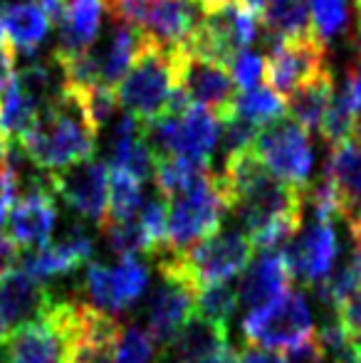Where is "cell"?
Segmentation results:
<instances>
[{
	"label": "cell",
	"instance_id": "1",
	"mask_svg": "<svg viewBox=\"0 0 361 363\" xmlns=\"http://www.w3.org/2000/svg\"><path fill=\"white\" fill-rule=\"evenodd\" d=\"M96 134L99 131L87 119L79 89L62 86L40 109L35 124L18 146L40 171L57 173L94 156Z\"/></svg>",
	"mask_w": 361,
	"mask_h": 363
},
{
	"label": "cell",
	"instance_id": "2",
	"mask_svg": "<svg viewBox=\"0 0 361 363\" xmlns=\"http://www.w3.org/2000/svg\"><path fill=\"white\" fill-rule=\"evenodd\" d=\"M176 50L146 40L139 57L116 86L119 106L141 124H151L169 111L171 96L179 89Z\"/></svg>",
	"mask_w": 361,
	"mask_h": 363
},
{
	"label": "cell",
	"instance_id": "3",
	"mask_svg": "<svg viewBox=\"0 0 361 363\" xmlns=\"http://www.w3.org/2000/svg\"><path fill=\"white\" fill-rule=\"evenodd\" d=\"M144 139L159 156H176L186 161L213 163L221 141V116L206 106L191 104L181 114H164L144 124Z\"/></svg>",
	"mask_w": 361,
	"mask_h": 363
},
{
	"label": "cell",
	"instance_id": "4",
	"mask_svg": "<svg viewBox=\"0 0 361 363\" xmlns=\"http://www.w3.org/2000/svg\"><path fill=\"white\" fill-rule=\"evenodd\" d=\"M169 206V223H166V245L169 252L183 255L198 245L201 240L218 233L226 220V213L231 211L221 193V186L216 181V173L203 178L186 193L171 198Z\"/></svg>",
	"mask_w": 361,
	"mask_h": 363
},
{
	"label": "cell",
	"instance_id": "5",
	"mask_svg": "<svg viewBox=\"0 0 361 363\" xmlns=\"http://www.w3.org/2000/svg\"><path fill=\"white\" fill-rule=\"evenodd\" d=\"M106 10L161 48H183L203 20L198 0H111Z\"/></svg>",
	"mask_w": 361,
	"mask_h": 363
},
{
	"label": "cell",
	"instance_id": "6",
	"mask_svg": "<svg viewBox=\"0 0 361 363\" xmlns=\"http://www.w3.org/2000/svg\"><path fill=\"white\" fill-rule=\"evenodd\" d=\"M243 334L248 346H260L270 351L289 349L309 339L314 334V321L307 296L297 289H287L270 304L248 311V316L243 319Z\"/></svg>",
	"mask_w": 361,
	"mask_h": 363
},
{
	"label": "cell",
	"instance_id": "7",
	"mask_svg": "<svg viewBox=\"0 0 361 363\" xmlns=\"http://www.w3.org/2000/svg\"><path fill=\"white\" fill-rule=\"evenodd\" d=\"M255 156L274 178L294 188H307L312 183L314 148L309 131L292 121L289 116L272 121L257 131Z\"/></svg>",
	"mask_w": 361,
	"mask_h": 363
},
{
	"label": "cell",
	"instance_id": "8",
	"mask_svg": "<svg viewBox=\"0 0 361 363\" xmlns=\"http://www.w3.org/2000/svg\"><path fill=\"white\" fill-rule=\"evenodd\" d=\"M70 299H52L35 319L15 326L3 344L8 363H65Z\"/></svg>",
	"mask_w": 361,
	"mask_h": 363
},
{
	"label": "cell",
	"instance_id": "9",
	"mask_svg": "<svg viewBox=\"0 0 361 363\" xmlns=\"http://www.w3.org/2000/svg\"><path fill=\"white\" fill-rule=\"evenodd\" d=\"M262 40H265V48H267V60H265L267 86L272 91H277L279 96H284V99L297 86H302L304 82L314 79L324 69H329L327 48L322 43H317L314 35L297 38V40H277L265 35Z\"/></svg>",
	"mask_w": 361,
	"mask_h": 363
},
{
	"label": "cell",
	"instance_id": "10",
	"mask_svg": "<svg viewBox=\"0 0 361 363\" xmlns=\"http://www.w3.org/2000/svg\"><path fill=\"white\" fill-rule=\"evenodd\" d=\"M149 287V267L139 259H119L116 264L91 262L84 274V294L89 304L106 314H124Z\"/></svg>",
	"mask_w": 361,
	"mask_h": 363
},
{
	"label": "cell",
	"instance_id": "11",
	"mask_svg": "<svg viewBox=\"0 0 361 363\" xmlns=\"http://www.w3.org/2000/svg\"><path fill=\"white\" fill-rule=\"evenodd\" d=\"M55 198H62L77 216L101 225L109 211V166L104 158H87L65 171L50 173Z\"/></svg>",
	"mask_w": 361,
	"mask_h": 363
},
{
	"label": "cell",
	"instance_id": "12",
	"mask_svg": "<svg viewBox=\"0 0 361 363\" xmlns=\"http://www.w3.org/2000/svg\"><path fill=\"white\" fill-rule=\"evenodd\" d=\"M176 77L191 104L206 106L221 119L233 114L238 86L226 65L211 62L179 48L176 50Z\"/></svg>",
	"mask_w": 361,
	"mask_h": 363
},
{
	"label": "cell",
	"instance_id": "13",
	"mask_svg": "<svg viewBox=\"0 0 361 363\" xmlns=\"http://www.w3.org/2000/svg\"><path fill=\"white\" fill-rule=\"evenodd\" d=\"M279 252L287 262L292 279H299L309 289H317L337 264L339 240L334 233V225L312 220Z\"/></svg>",
	"mask_w": 361,
	"mask_h": 363
},
{
	"label": "cell",
	"instance_id": "14",
	"mask_svg": "<svg viewBox=\"0 0 361 363\" xmlns=\"http://www.w3.org/2000/svg\"><path fill=\"white\" fill-rule=\"evenodd\" d=\"M8 238L18 250H38L50 242L57 225V198L52 183L30 188L8 211Z\"/></svg>",
	"mask_w": 361,
	"mask_h": 363
},
{
	"label": "cell",
	"instance_id": "15",
	"mask_svg": "<svg viewBox=\"0 0 361 363\" xmlns=\"http://www.w3.org/2000/svg\"><path fill=\"white\" fill-rule=\"evenodd\" d=\"M196 314V289L179 274H161L146 304V331L156 349L166 351L179 329Z\"/></svg>",
	"mask_w": 361,
	"mask_h": 363
},
{
	"label": "cell",
	"instance_id": "16",
	"mask_svg": "<svg viewBox=\"0 0 361 363\" xmlns=\"http://www.w3.org/2000/svg\"><path fill=\"white\" fill-rule=\"evenodd\" d=\"M91 255H94V240L87 233V228L84 225H70L57 242L30 250L20 264L38 282L45 284L50 279L67 277V274L77 272L82 264L89 262Z\"/></svg>",
	"mask_w": 361,
	"mask_h": 363
},
{
	"label": "cell",
	"instance_id": "17",
	"mask_svg": "<svg viewBox=\"0 0 361 363\" xmlns=\"http://www.w3.org/2000/svg\"><path fill=\"white\" fill-rule=\"evenodd\" d=\"M52 299V291L38 282L23 264H10L0 272V326L8 334L15 326L43 314Z\"/></svg>",
	"mask_w": 361,
	"mask_h": 363
},
{
	"label": "cell",
	"instance_id": "18",
	"mask_svg": "<svg viewBox=\"0 0 361 363\" xmlns=\"http://www.w3.org/2000/svg\"><path fill=\"white\" fill-rule=\"evenodd\" d=\"M144 45L146 38L139 30L131 28L124 20L111 18L106 38L99 40V45L94 43V48L89 50L91 65H94V72H96V84H106V86L119 84L124 79V74L129 72V67L134 65V60L139 57Z\"/></svg>",
	"mask_w": 361,
	"mask_h": 363
},
{
	"label": "cell",
	"instance_id": "19",
	"mask_svg": "<svg viewBox=\"0 0 361 363\" xmlns=\"http://www.w3.org/2000/svg\"><path fill=\"white\" fill-rule=\"evenodd\" d=\"M106 0H67L65 18L57 25V48L52 50L55 60H72L94 48L104 23Z\"/></svg>",
	"mask_w": 361,
	"mask_h": 363
},
{
	"label": "cell",
	"instance_id": "20",
	"mask_svg": "<svg viewBox=\"0 0 361 363\" xmlns=\"http://www.w3.org/2000/svg\"><path fill=\"white\" fill-rule=\"evenodd\" d=\"M324 176L339 196L342 218L349 228L361 223V139H349L329 148Z\"/></svg>",
	"mask_w": 361,
	"mask_h": 363
},
{
	"label": "cell",
	"instance_id": "21",
	"mask_svg": "<svg viewBox=\"0 0 361 363\" xmlns=\"http://www.w3.org/2000/svg\"><path fill=\"white\" fill-rule=\"evenodd\" d=\"M289 282H292V274L282 252H262L260 257L250 259L243 272L238 282V299L248 311H255L287 291Z\"/></svg>",
	"mask_w": 361,
	"mask_h": 363
},
{
	"label": "cell",
	"instance_id": "22",
	"mask_svg": "<svg viewBox=\"0 0 361 363\" xmlns=\"http://www.w3.org/2000/svg\"><path fill=\"white\" fill-rule=\"evenodd\" d=\"M52 23L33 0L3 3V33L10 50L20 57H33L48 40Z\"/></svg>",
	"mask_w": 361,
	"mask_h": 363
},
{
	"label": "cell",
	"instance_id": "23",
	"mask_svg": "<svg viewBox=\"0 0 361 363\" xmlns=\"http://www.w3.org/2000/svg\"><path fill=\"white\" fill-rule=\"evenodd\" d=\"M226 346H231L226 324H216V321L193 314L179 329V334L171 339L166 351L174 356L176 363H201L208 356L223 351Z\"/></svg>",
	"mask_w": 361,
	"mask_h": 363
},
{
	"label": "cell",
	"instance_id": "24",
	"mask_svg": "<svg viewBox=\"0 0 361 363\" xmlns=\"http://www.w3.org/2000/svg\"><path fill=\"white\" fill-rule=\"evenodd\" d=\"M332 96H334V77H332V69H324L322 74L304 82L302 86H297V89L284 99L289 119L297 121V124L304 126L307 131H319Z\"/></svg>",
	"mask_w": 361,
	"mask_h": 363
},
{
	"label": "cell",
	"instance_id": "25",
	"mask_svg": "<svg viewBox=\"0 0 361 363\" xmlns=\"http://www.w3.org/2000/svg\"><path fill=\"white\" fill-rule=\"evenodd\" d=\"M265 35L277 40H297L312 35L309 0H267L260 13Z\"/></svg>",
	"mask_w": 361,
	"mask_h": 363
},
{
	"label": "cell",
	"instance_id": "26",
	"mask_svg": "<svg viewBox=\"0 0 361 363\" xmlns=\"http://www.w3.org/2000/svg\"><path fill=\"white\" fill-rule=\"evenodd\" d=\"M38 114H40V106L25 94L23 86L13 77V82L0 94V134L10 144H18L30 131V126L35 124Z\"/></svg>",
	"mask_w": 361,
	"mask_h": 363
},
{
	"label": "cell",
	"instance_id": "27",
	"mask_svg": "<svg viewBox=\"0 0 361 363\" xmlns=\"http://www.w3.org/2000/svg\"><path fill=\"white\" fill-rule=\"evenodd\" d=\"M359 289H361V250L352 242V250L347 252V257L339 264H334L332 274L314 291H317V296L324 304L332 306V311H337Z\"/></svg>",
	"mask_w": 361,
	"mask_h": 363
},
{
	"label": "cell",
	"instance_id": "28",
	"mask_svg": "<svg viewBox=\"0 0 361 363\" xmlns=\"http://www.w3.org/2000/svg\"><path fill=\"white\" fill-rule=\"evenodd\" d=\"M233 114L255 124L257 129H262V126L282 119L287 114V104H284V96L272 91L270 86L260 84L255 89L238 91L235 104H233Z\"/></svg>",
	"mask_w": 361,
	"mask_h": 363
},
{
	"label": "cell",
	"instance_id": "29",
	"mask_svg": "<svg viewBox=\"0 0 361 363\" xmlns=\"http://www.w3.org/2000/svg\"><path fill=\"white\" fill-rule=\"evenodd\" d=\"M104 242L119 259H139V255L151 257V242L141 230L139 218L131 220H104L99 225Z\"/></svg>",
	"mask_w": 361,
	"mask_h": 363
},
{
	"label": "cell",
	"instance_id": "30",
	"mask_svg": "<svg viewBox=\"0 0 361 363\" xmlns=\"http://www.w3.org/2000/svg\"><path fill=\"white\" fill-rule=\"evenodd\" d=\"M312 35L327 48L329 43L347 33L349 28V0H309Z\"/></svg>",
	"mask_w": 361,
	"mask_h": 363
},
{
	"label": "cell",
	"instance_id": "31",
	"mask_svg": "<svg viewBox=\"0 0 361 363\" xmlns=\"http://www.w3.org/2000/svg\"><path fill=\"white\" fill-rule=\"evenodd\" d=\"M354 126H357V111H354L352 96H349L347 86L342 84V89L334 91L332 101L327 106V114L319 126V134L327 141L329 148L342 144V141L354 139Z\"/></svg>",
	"mask_w": 361,
	"mask_h": 363
},
{
	"label": "cell",
	"instance_id": "32",
	"mask_svg": "<svg viewBox=\"0 0 361 363\" xmlns=\"http://www.w3.org/2000/svg\"><path fill=\"white\" fill-rule=\"evenodd\" d=\"M144 183L131 178L124 171H111L109 168V211L104 220H131L139 216L144 206Z\"/></svg>",
	"mask_w": 361,
	"mask_h": 363
},
{
	"label": "cell",
	"instance_id": "33",
	"mask_svg": "<svg viewBox=\"0 0 361 363\" xmlns=\"http://www.w3.org/2000/svg\"><path fill=\"white\" fill-rule=\"evenodd\" d=\"M238 306H240L238 284L233 282L206 284V287L196 291V314L208 321H216V324L228 326V321L235 314Z\"/></svg>",
	"mask_w": 361,
	"mask_h": 363
},
{
	"label": "cell",
	"instance_id": "34",
	"mask_svg": "<svg viewBox=\"0 0 361 363\" xmlns=\"http://www.w3.org/2000/svg\"><path fill=\"white\" fill-rule=\"evenodd\" d=\"M82 94V104L84 111H87V119L91 121L96 131H101L106 124L116 119V111L121 109L119 106V96H116L114 86H106V84H91L79 89Z\"/></svg>",
	"mask_w": 361,
	"mask_h": 363
},
{
	"label": "cell",
	"instance_id": "35",
	"mask_svg": "<svg viewBox=\"0 0 361 363\" xmlns=\"http://www.w3.org/2000/svg\"><path fill=\"white\" fill-rule=\"evenodd\" d=\"M257 131L260 129L255 124H250V121L240 119L235 114L221 119V141H218V146H221V161L238 156V153L252 151Z\"/></svg>",
	"mask_w": 361,
	"mask_h": 363
},
{
	"label": "cell",
	"instance_id": "36",
	"mask_svg": "<svg viewBox=\"0 0 361 363\" xmlns=\"http://www.w3.org/2000/svg\"><path fill=\"white\" fill-rule=\"evenodd\" d=\"M156 344L141 326H124L116 344V363H154Z\"/></svg>",
	"mask_w": 361,
	"mask_h": 363
},
{
	"label": "cell",
	"instance_id": "37",
	"mask_svg": "<svg viewBox=\"0 0 361 363\" xmlns=\"http://www.w3.org/2000/svg\"><path fill=\"white\" fill-rule=\"evenodd\" d=\"M139 225L146 233L151 242V257H154L159 250H164L166 245V223H169V206H166V198L156 193L154 198L144 201L139 211Z\"/></svg>",
	"mask_w": 361,
	"mask_h": 363
},
{
	"label": "cell",
	"instance_id": "38",
	"mask_svg": "<svg viewBox=\"0 0 361 363\" xmlns=\"http://www.w3.org/2000/svg\"><path fill=\"white\" fill-rule=\"evenodd\" d=\"M228 72H231L233 82H235L238 91L255 89L265 79V57L260 52H252V50H243V52H238L231 60Z\"/></svg>",
	"mask_w": 361,
	"mask_h": 363
},
{
	"label": "cell",
	"instance_id": "39",
	"mask_svg": "<svg viewBox=\"0 0 361 363\" xmlns=\"http://www.w3.org/2000/svg\"><path fill=\"white\" fill-rule=\"evenodd\" d=\"M334 314L339 316V321L344 324V329L349 331V336L354 339V344L361 351V289L357 294H352Z\"/></svg>",
	"mask_w": 361,
	"mask_h": 363
},
{
	"label": "cell",
	"instance_id": "40",
	"mask_svg": "<svg viewBox=\"0 0 361 363\" xmlns=\"http://www.w3.org/2000/svg\"><path fill=\"white\" fill-rule=\"evenodd\" d=\"M282 363H327V359H324V351L319 346L317 336H309V339L284 349Z\"/></svg>",
	"mask_w": 361,
	"mask_h": 363
},
{
	"label": "cell",
	"instance_id": "41",
	"mask_svg": "<svg viewBox=\"0 0 361 363\" xmlns=\"http://www.w3.org/2000/svg\"><path fill=\"white\" fill-rule=\"evenodd\" d=\"M238 363H282V356L260 346H245L243 354H238Z\"/></svg>",
	"mask_w": 361,
	"mask_h": 363
},
{
	"label": "cell",
	"instance_id": "42",
	"mask_svg": "<svg viewBox=\"0 0 361 363\" xmlns=\"http://www.w3.org/2000/svg\"><path fill=\"white\" fill-rule=\"evenodd\" d=\"M13 72H15V52L10 50V45H3L0 48V94L13 82Z\"/></svg>",
	"mask_w": 361,
	"mask_h": 363
},
{
	"label": "cell",
	"instance_id": "43",
	"mask_svg": "<svg viewBox=\"0 0 361 363\" xmlns=\"http://www.w3.org/2000/svg\"><path fill=\"white\" fill-rule=\"evenodd\" d=\"M15 255H18V247L10 242L8 235L0 233V272H3V269H8L10 264H13Z\"/></svg>",
	"mask_w": 361,
	"mask_h": 363
},
{
	"label": "cell",
	"instance_id": "44",
	"mask_svg": "<svg viewBox=\"0 0 361 363\" xmlns=\"http://www.w3.org/2000/svg\"><path fill=\"white\" fill-rule=\"evenodd\" d=\"M201 363H238V354L231 349V346H226L223 351H218V354L208 356V359H203Z\"/></svg>",
	"mask_w": 361,
	"mask_h": 363
},
{
	"label": "cell",
	"instance_id": "45",
	"mask_svg": "<svg viewBox=\"0 0 361 363\" xmlns=\"http://www.w3.org/2000/svg\"><path fill=\"white\" fill-rule=\"evenodd\" d=\"M238 3H240L245 10H250L252 15H260L262 10H265V3H267V0H238Z\"/></svg>",
	"mask_w": 361,
	"mask_h": 363
},
{
	"label": "cell",
	"instance_id": "46",
	"mask_svg": "<svg viewBox=\"0 0 361 363\" xmlns=\"http://www.w3.org/2000/svg\"><path fill=\"white\" fill-rule=\"evenodd\" d=\"M203 10H211V8H218V5H226V3H233V0H198Z\"/></svg>",
	"mask_w": 361,
	"mask_h": 363
},
{
	"label": "cell",
	"instance_id": "47",
	"mask_svg": "<svg viewBox=\"0 0 361 363\" xmlns=\"http://www.w3.org/2000/svg\"><path fill=\"white\" fill-rule=\"evenodd\" d=\"M349 233H352V242L361 250V223L354 225V228H349Z\"/></svg>",
	"mask_w": 361,
	"mask_h": 363
},
{
	"label": "cell",
	"instance_id": "48",
	"mask_svg": "<svg viewBox=\"0 0 361 363\" xmlns=\"http://www.w3.org/2000/svg\"><path fill=\"white\" fill-rule=\"evenodd\" d=\"M8 148H10V141L5 139L3 134H0V163L5 161V156H8Z\"/></svg>",
	"mask_w": 361,
	"mask_h": 363
},
{
	"label": "cell",
	"instance_id": "49",
	"mask_svg": "<svg viewBox=\"0 0 361 363\" xmlns=\"http://www.w3.org/2000/svg\"><path fill=\"white\" fill-rule=\"evenodd\" d=\"M8 211H10V206H5V203L0 201V230H3L5 220H8Z\"/></svg>",
	"mask_w": 361,
	"mask_h": 363
},
{
	"label": "cell",
	"instance_id": "50",
	"mask_svg": "<svg viewBox=\"0 0 361 363\" xmlns=\"http://www.w3.org/2000/svg\"><path fill=\"white\" fill-rule=\"evenodd\" d=\"M359 18H357V33H354V38H357V48L361 50V8H357Z\"/></svg>",
	"mask_w": 361,
	"mask_h": 363
},
{
	"label": "cell",
	"instance_id": "51",
	"mask_svg": "<svg viewBox=\"0 0 361 363\" xmlns=\"http://www.w3.org/2000/svg\"><path fill=\"white\" fill-rule=\"evenodd\" d=\"M5 43V33H3V0H0V48Z\"/></svg>",
	"mask_w": 361,
	"mask_h": 363
},
{
	"label": "cell",
	"instance_id": "52",
	"mask_svg": "<svg viewBox=\"0 0 361 363\" xmlns=\"http://www.w3.org/2000/svg\"><path fill=\"white\" fill-rule=\"evenodd\" d=\"M354 3H357V5H359V3H361V0H354Z\"/></svg>",
	"mask_w": 361,
	"mask_h": 363
}]
</instances>
